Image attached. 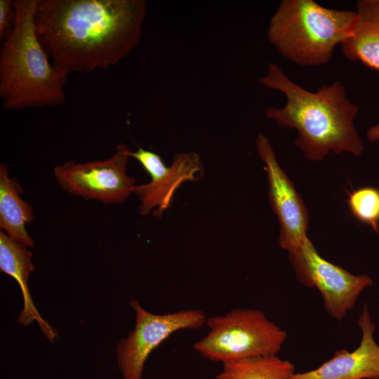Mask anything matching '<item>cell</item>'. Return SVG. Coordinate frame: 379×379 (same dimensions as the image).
Returning <instances> with one entry per match:
<instances>
[{
	"instance_id": "cell-11",
	"label": "cell",
	"mask_w": 379,
	"mask_h": 379,
	"mask_svg": "<svg viewBox=\"0 0 379 379\" xmlns=\"http://www.w3.org/2000/svg\"><path fill=\"white\" fill-rule=\"evenodd\" d=\"M357 324L361 339L354 351L337 350L318 368L295 372L289 379H379V345L374 338L375 326L366 303Z\"/></svg>"
},
{
	"instance_id": "cell-12",
	"label": "cell",
	"mask_w": 379,
	"mask_h": 379,
	"mask_svg": "<svg viewBox=\"0 0 379 379\" xmlns=\"http://www.w3.org/2000/svg\"><path fill=\"white\" fill-rule=\"evenodd\" d=\"M32 256L25 246L13 240L4 232H0V270L19 284L23 296L24 307L18 322L27 326L36 321L47 339L53 343L58 338V333L40 315L29 293L28 279L34 269Z\"/></svg>"
},
{
	"instance_id": "cell-4",
	"label": "cell",
	"mask_w": 379,
	"mask_h": 379,
	"mask_svg": "<svg viewBox=\"0 0 379 379\" xmlns=\"http://www.w3.org/2000/svg\"><path fill=\"white\" fill-rule=\"evenodd\" d=\"M357 18L355 11L324 7L314 0H282L269 21L267 38L295 65L319 66L331 61Z\"/></svg>"
},
{
	"instance_id": "cell-7",
	"label": "cell",
	"mask_w": 379,
	"mask_h": 379,
	"mask_svg": "<svg viewBox=\"0 0 379 379\" xmlns=\"http://www.w3.org/2000/svg\"><path fill=\"white\" fill-rule=\"evenodd\" d=\"M130 152L121 142L109 158L86 163L69 160L54 168V176L59 186L71 194L107 204H121L136 186L126 172Z\"/></svg>"
},
{
	"instance_id": "cell-18",
	"label": "cell",
	"mask_w": 379,
	"mask_h": 379,
	"mask_svg": "<svg viewBox=\"0 0 379 379\" xmlns=\"http://www.w3.org/2000/svg\"><path fill=\"white\" fill-rule=\"evenodd\" d=\"M367 139L371 142L379 141V123L370 127L366 132Z\"/></svg>"
},
{
	"instance_id": "cell-6",
	"label": "cell",
	"mask_w": 379,
	"mask_h": 379,
	"mask_svg": "<svg viewBox=\"0 0 379 379\" xmlns=\"http://www.w3.org/2000/svg\"><path fill=\"white\" fill-rule=\"evenodd\" d=\"M288 258L298 280L321 293L326 312L341 321L354 309L362 292L373 284L366 274H352L322 258L307 238Z\"/></svg>"
},
{
	"instance_id": "cell-15",
	"label": "cell",
	"mask_w": 379,
	"mask_h": 379,
	"mask_svg": "<svg viewBox=\"0 0 379 379\" xmlns=\"http://www.w3.org/2000/svg\"><path fill=\"white\" fill-rule=\"evenodd\" d=\"M293 363L277 354L246 358L222 364L217 379H289Z\"/></svg>"
},
{
	"instance_id": "cell-8",
	"label": "cell",
	"mask_w": 379,
	"mask_h": 379,
	"mask_svg": "<svg viewBox=\"0 0 379 379\" xmlns=\"http://www.w3.org/2000/svg\"><path fill=\"white\" fill-rule=\"evenodd\" d=\"M131 305L135 312V326L117 349V364L124 379H142L145 363L154 349L174 333L199 328L207 320L201 310L157 314L145 310L138 300H132Z\"/></svg>"
},
{
	"instance_id": "cell-10",
	"label": "cell",
	"mask_w": 379,
	"mask_h": 379,
	"mask_svg": "<svg viewBox=\"0 0 379 379\" xmlns=\"http://www.w3.org/2000/svg\"><path fill=\"white\" fill-rule=\"evenodd\" d=\"M255 147L265 165L270 202L280 225L279 246L291 253L308 238V211L294 184L279 164L270 140L262 133L256 138Z\"/></svg>"
},
{
	"instance_id": "cell-3",
	"label": "cell",
	"mask_w": 379,
	"mask_h": 379,
	"mask_svg": "<svg viewBox=\"0 0 379 379\" xmlns=\"http://www.w3.org/2000/svg\"><path fill=\"white\" fill-rule=\"evenodd\" d=\"M37 1H13V25L0 53V96L6 110L55 107L66 100L68 74L50 61L37 36Z\"/></svg>"
},
{
	"instance_id": "cell-19",
	"label": "cell",
	"mask_w": 379,
	"mask_h": 379,
	"mask_svg": "<svg viewBox=\"0 0 379 379\" xmlns=\"http://www.w3.org/2000/svg\"><path fill=\"white\" fill-rule=\"evenodd\" d=\"M378 302L379 303V295H378Z\"/></svg>"
},
{
	"instance_id": "cell-17",
	"label": "cell",
	"mask_w": 379,
	"mask_h": 379,
	"mask_svg": "<svg viewBox=\"0 0 379 379\" xmlns=\"http://www.w3.org/2000/svg\"><path fill=\"white\" fill-rule=\"evenodd\" d=\"M14 18L13 1L0 0V39H4L11 29Z\"/></svg>"
},
{
	"instance_id": "cell-14",
	"label": "cell",
	"mask_w": 379,
	"mask_h": 379,
	"mask_svg": "<svg viewBox=\"0 0 379 379\" xmlns=\"http://www.w3.org/2000/svg\"><path fill=\"white\" fill-rule=\"evenodd\" d=\"M23 191L18 180L9 176L8 166L0 164V228L13 240L25 246L34 245L26 225L34 219L31 205L21 198Z\"/></svg>"
},
{
	"instance_id": "cell-2",
	"label": "cell",
	"mask_w": 379,
	"mask_h": 379,
	"mask_svg": "<svg viewBox=\"0 0 379 379\" xmlns=\"http://www.w3.org/2000/svg\"><path fill=\"white\" fill-rule=\"evenodd\" d=\"M259 83L285 95V105L268 107L265 116L298 131L295 145L307 159L322 161L331 151L356 157L362 154L364 142L354 124L359 107L349 100L341 81L309 91L291 81L277 63L270 62Z\"/></svg>"
},
{
	"instance_id": "cell-16",
	"label": "cell",
	"mask_w": 379,
	"mask_h": 379,
	"mask_svg": "<svg viewBox=\"0 0 379 379\" xmlns=\"http://www.w3.org/2000/svg\"><path fill=\"white\" fill-rule=\"evenodd\" d=\"M347 203L351 213L358 221L379 232V189L364 187L354 190Z\"/></svg>"
},
{
	"instance_id": "cell-9",
	"label": "cell",
	"mask_w": 379,
	"mask_h": 379,
	"mask_svg": "<svg viewBox=\"0 0 379 379\" xmlns=\"http://www.w3.org/2000/svg\"><path fill=\"white\" fill-rule=\"evenodd\" d=\"M150 176V181L135 186L133 193L140 201L139 211L146 215L152 212L161 218L172 201L176 190L187 181L197 182L204 175L200 156L194 152H178L173 155L171 166L165 165L157 153L138 147L130 152Z\"/></svg>"
},
{
	"instance_id": "cell-13",
	"label": "cell",
	"mask_w": 379,
	"mask_h": 379,
	"mask_svg": "<svg viewBox=\"0 0 379 379\" xmlns=\"http://www.w3.org/2000/svg\"><path fill=\"white\" fill-rule=\"evenodd\" d=\"M357 21L350 36L340 45L343 55L379 71V0L356 3Z\"/></svg>"
},
{
	"instance_id": "cell-1",
	"label": "cell",
	"mask_w": 379,
	"mask_h": 379,
	"mask_svg": "<svg viewBox=\"0 0 379 379\" xmlns=\"http://www.w3.org/2000/svg\"><path fill=\"white\" fill-rule=\"evenodd\" d=\"M145 0H38L37 36L67 74L116 65L139 44Z\"/></svg>"
},
{
	"instance_id": "cell-5",
	"label": "cell",
	"mask_w": 379,
	"mask_h": 379,
	"mask_svg": "<svg viewBox=\"0 0 379 379\" xmlns=\"http://www.w3.org/2000/svg\"><path fill=\"white\" fill-rule=\"evenodd\" d=\"M208 333L194 344L206 359L222 364L246 358L278 354L287 333L263 312L235 308L207 318Z\"/></svg>"
}]
</instances>
